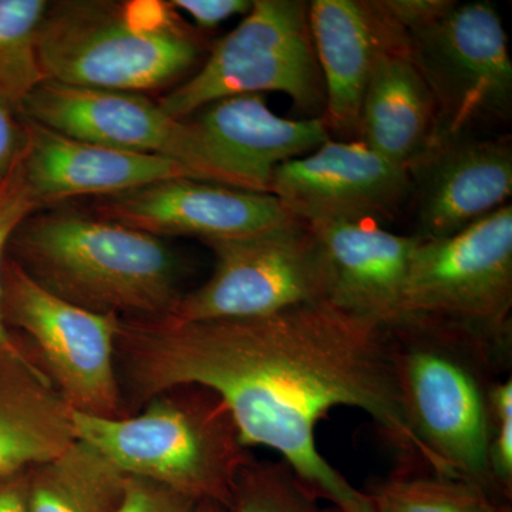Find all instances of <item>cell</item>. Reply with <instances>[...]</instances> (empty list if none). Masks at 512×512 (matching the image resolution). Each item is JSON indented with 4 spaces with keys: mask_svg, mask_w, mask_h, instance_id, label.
<instances>
[{
    "mask_svg": "<svg viewBox=\"0 0 512 512\" xmlns=\"http://www.w3.org/2000/svg\"><path fill=\"white\" fill-rule=\"evenodd\" d=\"M116 353L136 402L188 386L214 393L242 446L281 454L336 510L375 512L316 444L319 421L336 407L369 414L404 460L439 474L404 412L386 328L328 302L252 319L120 318Z\"/></svg>",
    "mask_w": 512,
    "mask_h": 512,
    "instance_id": "6da1fadb",
    "label": "cell"
},
{
    "mask_svg": "<svg viewBox=\"0 0 512 512\" xmlns=\"http://www.w3.org/2000/svg\"><path fill=\"white\" fill-rule=\"evenodd\" d=\"M383 326L404 412L439 476L470 481L500 500L488 467L491 389L510 365L511 338L417 313Z\"/></svg>",
    "mask_w": 512,
    "mask_h": 512,
    "instance_id": "7a4b0ae2",
    "label": "cell"
},
{
    "mask_svg": "<svg viewBox=\"0 0 512 512\" xmlns=\"http://www.w3.org/2000/svg\"><path fill=\"white\" fill-rule=\"evenodd\" d=\"M6 255L47 292L97 315L163 318L183 298V259L161 238L60 205L25 218Z\"/></svg>",
    "mask_w": 512,
    "mask_h": 512,
    "instance_id": "3957f363",
    "label": "cell"
},
{
    "mask_svg": "<svg viewBox=\"0 0 512 512\" xmlns=\"http://www.w3.org/2000/svg\"><path fill=\"white\" fill-rule=\"evenodd\" d=\"M210 49L163 0H56L37 30L46 80L114 92L178 86Z\"/></svg>",
    "mask_w": 512,
    "mask_h": 512,
    "instance_id": "277c9868",
    "label": "cell"
},
{
    "mask_svg": "<svg viewBox=\"0 0 512 512\" xmlns=\"http://www.w3.org/2000/svg\"><path fill=\"white\" fill-rule=\"evenodd\" d=\"M188 390L160 394L133 417L106 419L73 410L74 436L96 447L128 477L225 507L251 460L221 400L202 387Z\"/></svg>",
    "mask_w": 512,
    "mask_h": 512,
    "instance_id": "5b68a950",
    "label": "cell"
},
{
    "mask_svg": "<svg viewBox=\"0 0 512 512\" xmlns=\"http://www.w3.org/2000/svg\"><path fill=\"white\" fill-rule=\"evenodd\" d=\"M308 13L301 0H254L237 28L215 42L201 66L158 106L183 120L217 100L276 92L303 113H323L325 87Z\"/></svg>",
    "mask_w": 512,
    "mask_h": 512,
    "instance_id": "8992f818",
    "label": "cell"
},
{
    "mask_svg": "<svg viewBox=\"0 0 512 512\" xmlns=\"http://www.w3.org/2000/svg\"><path fill=\"white\" fill-rule=\"evenodd\" d=\"M406 33L410 56L436 100V137L473 133L510 119V47L493 3L453 2Z\"/></svg>",
    "mask_w": 512,
    "mask_h": 512,
    "instance_id": "52a82bcc",
    "label": "cell"
},
{
    "mask_svg": "<svg viewBox=\"0 0 512 512\" xmlns=\"http://www.w3.org/2000/svg\"><path fill=\"white\" fill-rule=\"evenodd\" d=\"M211 278L184 293L171 318L211 322L262 318L326 302V278L315 234L303 222L249 237L210 239Z\"/></svg>",
    "mask_w": 512,
    "mask_h": 512,
    "instance_id": "ba28073f",
    "label": "cell"
},
{
    "mask_svg": "<svg viewBox=\"0 0 512 512\" xmlns=\"http://www.w3.org/2000/svg\"><path fill=\"white\" fill-rule=\"evenodd\" d=\"M2 312L39 349L46 375L74 412L119 419L121 402L114 353L120 318L97 315L47 292L6 255Z\"/></svg>",
    "mask_w": 512,
    "mask_h": 512,
    "instance_id": "9c48e42d",
    "label": "cell"
},
{
    "mask_svg": "<svg viewBox=\"0 0 512 512\" xmlns=\"http://www.w3.org/2000/svg\"><path fill=\"white\" fill-rule=\"evenodd\" d=\"M511 309V202L450 237L420 239L402 313L454 320L512 338Z\"/></svg>",
    "mask_w": 512,
    "mask_h": 512,
    "instance_id": "30bf717a",
    "label": "cell"
},
{
    "mask_svg": "<svg viewBox=\"0 0 512 512\" xmlns=\"http://www.w3.org/2000/svg\"><path fill=\"white\" fill-rule=\"evenodd\" d=\"M87 212L153 237H195L202 242L249 237L302 222L274 195L192 178L96 197Z\"/></svg>",
    "mask_w": 512,
    "mask_h": 512,
    "instance_id": "8fae6325",
    "label": "cell"
},
{
    "mask_svg": "<svg viewBox=\"0 0 512 512\" xmlns=\"http://www.w3.org/2000/svg\"><path fill=\"white\" fill-rule=\"evenodd\" d=\"M269 194L306 225L393 218L410 200L406 168L362 141L328 140L276 168Z\"/></svg>",
    "mask_w": 512,
    "mask_h": 512,
    "instance_id": "7c38bea8",
    "label": "cell"
},
{
    "mask_svg": "<svg viewBox=\"0 0 512 512\" xmlns=\"http://www.w3.org/2000/svg\"><path fill=\"white\" fill-rule=\"evenodd\" d=\"M200 154L201 181L269 194L276 168L330 140L322 117L276 116L264 94L214 101L187 117Z\"/></svg>",
    "mask_w": 512,
    "mask_h": 512,
    "instance_id": "4fadbf2b",
    "label": "cell"
},
{
    "mask_svg": "<svg viewBox=\"0 0 512 512\" xmlns=\"http://www.w3.org/2000/svg\"><path fill=\"white\" fill-rule=\"evenodd\" d=\"M20 113L42 126L100 146L170 158L201 181L197 138L188 119L168 116L144 94L45 80Z\"/></svg>",
    "mask_w": 512,
    "mask_h": 512,
    "instance_id": "5bb4252c",
    "label": "cell"
},
{
    "mask_svg": "<svg viewBox=\"0 0 512 512\" xmlns=\"http://www.w3.org/2000/svg\"><path fill=\"white\" fill-rule=\"evenodd\" d=\"M420 239L450 237L510 202V137H436L407 165Z\"/></svg>",
    "mask_w": 512,
    "mask_h": 512,
    "instance_id": "9a60e30c",
    "label": "cell"
},
{
    "mask_svg": "<svg viewBox=\"0 0 512 512\" xmlns=\"http://www.w3.org/2000/svg\"><path fill=\"white\" fill-rule=\"evenodd\" d=\"M309 28L323 87L329 131L357 138L360 111L377 57L409 49V37L382 0H313Z\"/></svg>",
    "mask_w": 512,
    "mask_h": 512,
    "instance_id": "2e32d148",
    "label": "cell"
},
{
    "mask_svg": "<svg viewBox=\"0 0 512 512\" xmlns=\"http://www.w3.org/2000/svg\"><path fill=\"white\" fill-rule=\"evenodd\" d=\"M22 119L23 175L39 210L72 198L104 197L157 181L192 178L187 168L170 158L77 140L23 114Z\"/></svg>",
    "mask_w": 512,
    "mask_h": 512,
    "instance_id": "e0dca14e",
    "label": "cell"
},
{
    "mask_svg": "<svg viewBox=\"0 0 512 512\" xmlns=\"http://www.w3.org/2000/svg\"><path fill=\"white\" fill-rule=\"evenodd\" d=\"M326 278V302L339 311L387 325L402 313L403 293L420 238L397 235L377 221L308 225Z\"/></svg>",
    "mask_w": 512,
    "mask_h": 512,
    "instance_id": "ac0fdd59",
    "label": "cell"
},
{
    "mask_svg": "<svg viewBox=\"0 0 512 512\" xmlns=\"http://www.w3.org/2000/svg\"><path fill=\"white\" fill-rule=\"evenodd\" d=\"M72 416L33 360L0 349V476L62 453L76 440Z\"/></svg>",
    "mask_w": 512,
    "mask_h": 512,
    "instance_id": "d6986e66",
    "label": "cell"
},
{
    "mask_svg": "<svg viewBox=\"0 0 512 512\" xmlns=\"http://www.w3.org/2000/svg\"><path fill=\"white\" fill-rule=\"evenodd\" d=\"M437 127L436 100L409 49L377 57L363 97L357 140L407 168L429 147Z\"/></svg>",
    "mask_w": 512,
    "mask_h": 512,
    "instance_id": "ffe728a7",
    "label": "cell"
},
{
    "mask_svg": "<svg viewBox=\"0 0 512 512\" xmlns=\"http://www.w3.org/2000/svg\"><path fill=\"white\" fill-rule=\"evenodd\" d=\"M126 474L86 441L29 470V512H117Z\"/></svg>",
    "mask_w": 512,
    "mask_h": 512,
    "instance_id": "44dd1931",
    "label": "cell"
},
{
    "mask_svg": "<svg viewBox=\"0 0 512 512\" xmlns=\"http://www.w3.org/2000/svg\"><path fill=\"white\" fill-rule=\"evenodd\" d=\"M365 493L376 512H511L478 485L430 471L397 474Z\"/></svg>",
    "mask_w": 512,
    "mask_h": 512,
    "instance_id": "7402d4cb",
    "label": "cell"
},
{
    "mask_svg": "<svg viewBox=\"0 0 512 512\" xmlns=\"http://www.w3.org/2000/svg\"><path fill=\"white\" fill-rule=\"evenodd\" d=\"M49 2L0 0V100L22 106L46 77L37 55V30Z\"/></svg>",
    "mask_w": 512,
    "mask_h": 512,
    "instance_id": "603a6c76",
    "label": "cell"
},
{
    "mask_svg": "<svg viewBox=\"0 0 512 512\" xmlns=\"http://www.w3.org/2000/svg\"><path fill=\"white\" fill-rule=\"evenodd\" d=\"M315 495L288 464L252 463L242 468L225 512H322Z\"/></svg>",
    "mask_w": 512,
    "mask_h": 512,
    "instance_id": "cb8c5ba5",
    "label": "cell"
},
{
    "mask_svg": "<svg viewBox=\"0 0 512 512\" xmlns=\"http://www.w3.org/2000/svg\"><path fill=\"white\" fill-rule=\"evenodd\" d=\"M39 211L35 200L30 194L25 175H23L22 157L16 164L15 170L8 180L0 187V349L8 350L13 355L26 356L22 349L16 345L10 335L2 312V269L6 258V249L10 237L19 227L20 222L28 218L33 212Z\"/></svg>",
    "mask_w": 512,
    "mask_h": 512,
    "instance_id": "d4e9b609",
    "label": "cell"
},
{
    "mask_svg": "<svg viewBox=\"0 0 512 512\" xmlns=\"http://www.w3.org/2000/svg\"><path fill=\"white\" fill-rule=\"evenodd\" d=\"M493 437L488 451L491 481L498 497H511L512 491V380L508 377L491 389Z\"/></svg>",
    "mask_w": 512,
    "mask_h": 512,
    "instance_id": "484cf974",
    "label": "cell"
},
{
    "mask_svg": "<svg viewBox=\"0 0 512 512\" xmlns=\"http://www.w3.org/2000/svg\"><path fill=\"white\" fill-rule=\"evenodd\" d=\"M200 504L164 485L128 477L123 503L117 512H198Z\"/></svg>",
    "mask_w": 512,
    "mask_h": 512,
    "instance_id": "4316f807",
    "label": "cell"
},
{
    "mask_svg": "<svg viewBox=\"0 0 512 512\" xmlns=\"http://www.w3.org/2000/svg\"><path fill=\"white\" fill-rule=\"evenodd\" d=\"M26 130L18 107L0 100V187L22 157Z\"/></svg>",
    "mask_w": 512,
    "mask_h": 512,
    "instance_id": "83f0119b",
    "label": "cell"
},
{
    "mask_svg": "<svg viewBox=\"0 0 512 512\" xmlns=\"http://www.w3.org/2000/svg\"><path fill=\"white\" fill-rule=\"evenodd\" d=\"M252 3L251 0H170V5L180 15L194 20L198 30L215 29L232 16H245Z\"/></svg>",
    "mask_w": 512,
    "mask_h": 512,
    "instance_id": "f1b7e54d",
    "label": "cell"
},
{
    "mask_svg": "<svg viewBox=\"0 0 512 512\" xmlns=\"http://www.w3.org/2000/svg\"><path fill=\"white\" fill-rule=\"evenodd\" d=\"M29 470L0 476V512H29Z\"/></svg>",
    "mask_w": 512,
    "mask_h": 512,
    "instance_id": "f546056e",
    "label": "cell"
},
{
    "mask_svg": "<svg viewBox=\"0 0 512 512\" xmlns=\"http://www.w3.org/2000/svg\"><path fill=\"white\" fill-rule=\"evenodd\" d=\"M198 512H225V508L221 504L210 503V501H204L200 504Z\"/></svg>",
    "mask_w": 512,
    "mask_h": 512,
    "instance_id": "4dcf8cb0",
    "label": "cell"
},
{
    "mask_svg": "<svg viewBox=\"0 0 512 512\" xmlns=\"http://www.w3.org/2000/svg\"><path fill=\"white\" fill-rule=\"evenodd\" d=\"M322 512H323V511H322ZM325 512H342V511L336 510V508H332V510L325 511Z\"/></svg>",
    "mask_w": 512,
    "mask_h": 512,
    "instance_id": "1f68e13d",
    "label": "cell"
},
{
    "mask_svg": "<svg viewBox=\"0 0 512 512\" xmlns=\"http://www.w3.org/2000/svg\"><path fill=\"white\" fill-rule=\"evenodd\" d=\"M376 512V511H375Z\"/></svg>",
    "mask_w": 512,
    "mask_h": 512,
    "instance_id": "d6a6232c",
    "label": "cell"
}]
</instances>
